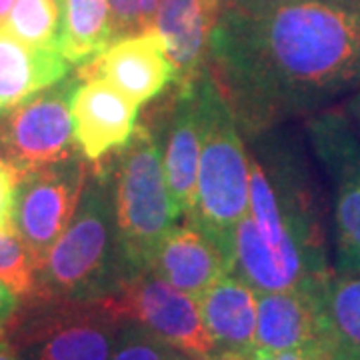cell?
<instances>
[{
  "instance_id": "cell-1",
  "label": "cell",
  "mask_w": 360,
  "mask_h": 360,
  "mask_svg": "<svg viewBox=\"0 0 360 360\" xmlns=\"http://www.w3.org/2000/svg\"><path fill=\"white\" fill-rule=\"evenodd\" d=\"M208 66L248 134L360 86V8L336 0L222 4Z\"/></svg>"
},
{
  "instance_id": "cell-2",
  "label": "cell",
  "mask_w": 360,
  "mask_h": 360,
  "mask_svg": "<svg viewBox=\"0 0 360 360\" xmlns=\"http://www.w3.org/2000/svg\"><path fill=\"white\" fill-rule=\"evenodd\" d=\"M248 160V210L234 232L232 274L257 292L326 284L333 272L307 167L283 142L260 144Z\"/></svg>"
},
{
  "instance_id": "cell-3",
  "label": "cell",
  "mask_w": 360,
  "mask_h": 360,
  "mask_svg": "<svg viewBox=\"0 0 360 360\" xmlns=\"http://www.w3.org/2000/svg\"><path fill=\"white\" fill-rule=\"evenodd\" d=\"M124 286L115 214V160L94 162L77 212L37 269L30 298L90 302ZM28 300V298H26Z\"/></svg>"
},
{
  "instance_id": "cell-4",
  "label": "cell",
  "mask_w": 360,
  "mask_h": 360,
  "mask_svg": "<svg viewBox=\"0 0 360 360\" xmlns=\"http://www.w3.org/2000/svg\"><path fill=\"white\" fill-rule=\"evenodd\" d=\"M200 158L196 202L186 219L205 231L232 260L234 232L248 210L250 160L238 120L210 66L196 78Z\"/></svg>"
},
{
  "instance_id": "cell-5",
  "label": "cell",
  "mask_w": 360,
  "mask_h": 360,
  "mask_svg": "<svg viewBox=\"0 0 360 360\" xmlns=\"http://www.w3.org/2000/svg\"><path fill=\"white\" fill-rule=\"evenodd\" d=\"M115 214L124 284L148 272L176 214L170 202L162 141L148 124H136L115 158Z\"/></svg>"
},
{
  "instance_id": "cell-6",
  "label": "cell",
  "mask_w": 360,
  "mask_h": 360,
  "mask_svg": "<svg viewBox=\"0 0 360 360\" xmlns=\"http://www.w3.org/2000/svg\"><path fill=\"white\" fill-rule=\"evenodd\" d=\"M124 321L106 298H28L4 335L25 360H110Z\"/></svg>"
},
{
  "instance_id": "cell-7",
  "label": "cell",
  "mask_w": 360,
  "mask_h": 360,
  "mask_svg": "<svg viewBox=\"0 0 360 360\" xmlns=\"http://www.w3.org/2000/svg\"><path fill=\"white\" fill-rule=\"evenodd\" d=\"M90 167L84 156L22 172L14 206V232L39 269L77 212Z\"/></svg>"
},
{
  "instance_id": "cell-8",
  "label": "cell",
  "mask_w": 360,
  "mask_h": 360,
  "mask_svg": "<svg viewBox=\"0 0 360 360\" xmlns=\"http://www.w3.org/2000/svg\"><path fill=\"white\" fill-rule=\"evenodd\" d=\"M77 86V75L63 78L4 118L0 146L6 160L26 172L80 153L70 110Z\"/></svg>"
},
{
  "instance_id": "cell-9",
  "label": "cell",
  "mask_w": 360,
  "mask_h": 360,
  "mask_svg": "<svg viewBox=\"0 0 360 360\" xmlns=\"http://www.w3.org/2000/svg\"><path fill=\"white\" fill-rule=\"evenodd\" d=\"M309 134L333 182L336 272L360 274V141L335 110L312 118Z\"/></svg>"
},
{
  "instance_id": "cell-10",
  "label": "cell",
  "mask_w": 360,
  "mask_h": 360,
  "mask_svg": "<svg viewBox=\"0 0 360 360\" xmlns=\"http://www.w3.org/2000/svg\"><path fill=\"white\" fill-rule=\"evenodd\" d=\"M122 316L142 324L167 345L194 360H217L198 300L156 276L142 272L106 298Z\"/></svg>"
},
{
  "instance_id": "cell-11",
  "label": "cell",
  "mask_w": 360,
  "mask_h": 360,
  "mask_svg": "<svg viewBox=\"0 0 360 360\" xmlns=\"http://www.w3.org/2000/svg\"><path fill=\"white\" fill-rule=\"evenodd\" d=\"M80 78H104L134 104L150 103L174 82V65L155 26L118 39L103 54L78 66Z\"/></svg>"
},
{
  "instance_id": "cell-12",
  "label": "cell",
  "mask_w": 360,
  "mask_h": 360,
  "mask_svg": "<svg viewBox=\"0 0 360 360\" xmlns=\"http://www.w3.org/2000/svg\"><path fill=\"white\" fill-rule=\"evenodd\" d=\"M139 108L104 78L78 77L70 110L80 155L89 162H98L122 150L136 130Z\"/></svg>"
},
{
  "instance_id": "cell-13",
  "label": "cell",
  "mask_w": 360,
  "mask_h": 360,
  "mask_svg": "<svg viewBox=\"0 0 360 360\" xmlns=\"http://www.w3.org/2000/svg\"><path fill=\"white\" fill-rule=\"evenodd\" d=\"M322 290L316 288H290L274 292H257L258 350H295V348H330L328 328L322 310Z\"/></svg>"
},
{
  "instance_id": "cell-14",
  "label": "cell",
  "mask_w": 360,
  "mask_h": 360,
  "mask_svg": "<svg viewBox=\"0 0 360 360\" xmlns=\"http://www.w3.org/2000/svg\"><path fill=\"white\" fill-rule=\"evenodd\" d=\"M198 309L217 360H250L257 350V290L231 272L198 298Z\"/></svg>"
},
{
  "instance_id": "cell-15",
  "label": "cell",
  "mask_w": 360,
  "mask_h": 360,
  "mask_svg": "<svg viewBox=\"0 0 360 360\" xmlns=\"http://www.w3.org/2000/svg\"><path fill=\"white\" fill-rule=\"evenodd\" d=\"M150 272L198 300L224 274H231L232 260L205 231L186 219L165 238Z\"/></svg>"
},
{
  "instance_id": "cell-16",
  "label": "cell",
  "mask_w": 360,
  "mask_h": 360,
  "mask_svg": "<svg viewBox=\"0 0 360 360\" xmlns=\"http://www.w3.org/2000/svg\"><path fill=\"white\" fill-rule=\"evenodd\" d=\"M200 158V110L196 80L179 89L170 112L167 139L162 141V165L168 194L176 219L188 214L196 202Z\"/></svg>"
},
{
  "instance_id": "cell-17",
  "label": "cell",
  "mask_w": 360,
  "mask_h": 360,
  "mask_svg": "<svg viewBox=\"0 0 360 360\" xmlns=\"http://www.w3.org/2000/svg\"><path fill=\"white\" fill-rule=\"evenodd\" d=\"M68 72L70 63L58 49L30 46L0 25V120Z\"/></svg>"
},
{
  "instance_id": "cell-18",
  "label": "cell",
  "mask_w": 360,
  "mask_h": 360,
  "mask_svg": "<svg viewBox=\"0 0 360 360\" xmlns=\"http://www.w3.org/2000/svg\"><path fill=\"white\" fill-rule=\"evenodd\" d=\"M217 18L205 0H158L153 26L165 39L179 89L193 84L208 65V39Z\"/></svg>"
},
{
  "instance_id": "cell-19",
  "label": "cell",
  "mask_w": 360,
  "mask_h": 360,
  "mask_svg": "<svg viewBox=\"0 0 360 360\" xmlns=\"http://www.w3.org/2000/svg\"><path fill=\"white\" fill-rule=\"evenodd\" d=\"M116 40L108 0H60L58 51L70 65H86Z\"/></svg>"
},
{
  "instance_id": "cell-20",
  "label": "cell",
  "mask_w": 360,
  "mask_h": 360,
  "mask_svg": "<svg viewBox=\"0 0 360 360\" xmlns=\"http://www.w3.org/2000/svg\"><path fill=\"white\" fill-rule=\"evenodd\" d=\"M322 310L333 354L360 359V274H333L322 290Z\"/></svg>"
},
{
  "instance_id": "cell-21",
  "label": "cell",
  "mask_w": 360,
  "mask_h": 360,
  "mask_svg": "<svg viewBox=\"0 0 360 360\" xmlns=\"http://www.w3.org/2000/svg\"><path fill=\"white\" fill-rule=\"evenodd\" d=\"M4 26L37 49H58L60 0H16Z\"/></svg>"
},
{
  "instance_id": "cell-22",
  "label": "cell",
  "mask_w": 360,
  "mask_h": 360,
  "mask_svg": "<svg viewBox=\"0 0 360 360\" xmlns=\"http://www.w3.org/2000/svg\"><path fill=\"white\" fill-rule=\"evenodd\" d=\"M0 281L22 300L37 290V266L18 234H0Z\"/></svg>"
},
{
  "instance_id": "cell-23",
  "label": "cell",
  "mask_w": 360,
  "mask_h": 360,
  "mask_svg": "<svg viewBox=\"0 0 360 360\" xmlns=\"http://www.w3.org/2000/svg\"><path fill=\"white\" fill-rule=\"evenodd\" d=\"M179 350L134 321L122 322L110 360H174Z\"/></svg>"
},
{
  "instance_id": "cell-24",
  "label": "cell",
  "mask_w": 360,
  "mask_h": 360,
  "mask_svg": "<svg viewBox=\"0 0 360 360\" xmlns=\"http://www.w3.org/2000/svg\"><path fill=\"white\" fill-rule=\"evenodd\" d=\"M22 170L0 156V234H14V206Z\"/></svg>"
},
{
  "instance_id": "cell-25",
  "label": "cell",
  "mask_w": 360,
  "mask_h": 360,
  "mask_svg": "<svg viewBox=\"0 0 360 360\" xmlns=\"http://www.w3.org/2000/svg\"><path fill=\"white\" fill-rule=\"evenodd\" d=\"M112 20H115L116 37L124 39L144 30L141 13V0H108Z\"/></svg>"
},
{
  "instance_id": "cell-26",
  "label": "cell",
  "mask_w": 360,
  "mask_h": 360,
  "mask_svg": "<svg viewBox=\"0 0 360 360\" xmlns=\"http://www.w3.org/2000/svg\"><path fill=\"white\" fill-rule=\"evenodd\" d=\"M330 356H333L330 350L322 347L295 348V350H278V352L257 348L250 360H330Z\"/></svg>"
},
{
  "instance_id": "cell-27",
  "label": "cell",
  "mask_w": 360,
  "mask_h": 360,
  "mask_svg": "<svg viewBox=\"0 0 360 360\" xmlns=\"http://www.w3.org/2000/svg\"><path fill=\"white\" fill-rule=\"evenodd\" d=\"M20 304H22V298L16 295L8 284L0 281V333L6 330V326L18 312Z\"/></svg>"
},
{
  "instance_id": "cell-28",
  "label": "cell",
  "mask_w": 360,
  "mask_h": 360,
  "mask_svg": "<svg viewBox=\"0 0 360 360\" xmlns=\"http://www.w3.org/2000/svg\"><path fill=\"white\" fill-rule=\"evenodd\" d=\"M0 360H25L18 354V350L11 345V340L4 333H0Z\"/></svg>"
},
{
  "instance_id": "cell-29",
  "label": "cell",
  "mask_w": 360,
  "mask_h": 360,
  "mask_svg": "<svg viewBox=\"0 0 360 360\" xmlns=\"http://www.w3.org/2000/svg\"><path fill=\"white\" fill-rule=\"evenodd\" d=\"M156 6H158V0H141V13L144 28L153 26V22H155Z\"/></svg>"
},
{
  "instance_id": "cell-30",
  "label": "cell",
  "mask_w": 360,
  "mask_h": 360,
  "mask_svg": "<svg viewBox=\"0 0 360 360\" xmlns=\"http://www.w3.org/2000/svg\"><path fill=\"white\" fill-rule=\"evenodd\" d=\"M14 2H16V0H0V25H4V20H6L11 8L14 6Z\"/></svg>"
},
{
  "instance_id": "cell-31",
  "label": "cell",
  "mask_w": 360,
  "mask_h": 360,
  "mask_svg": "<svg viewBox=\"0 0 360 360\" xmlns=\"http://www.w3.org/2000/svg\"><path fill=\"white\" fill-rule=\"evenodd\" d=\"M270 2H281V0H224L222 4H270Z\"/></svg>"
},
{
  "instance_id": "cell-32",
  "label": "cell",
  "mask_w": 360,
  "mask_h": 360,
  "mask_svg": "<svg viewBox=\"0 0 360 360\" xmlns=\"http://www.w3.org/2000/svg\"><path fill=\"white\" fill-rule=\"evenodd\" d=\"M222 2L224 0H205V4L212 11L214 14H219L220 13V8H222Z\"/></svg>"
},
{
  "instance_id": "cell-33",
  "label": "cell",
  "mask_w": 360,
  "mask_h": 360,
  "mask_svg": "<svg viewBox=\"0 0 360 360\" xmlns=\"http://www.w3.org/2000/svg\"><path fill=\"white\" fill-rule=\"evenodd\" d=\"M350 110H352V112L356 115V118L360 120V94L354 98V101H352V104H350Z\"/></svg>"
},
{
  "instance_id": "cell-34",
  "label": "cell",
  "mask_w": 360,
  "mask_h": 360,
  "mask_svg": "<svg viewBox=\"0 0 360 360\" xmlns=\"http://www.w3.org/2000/svg\"><path fill=\"white\" fill-rule=\"evenodd\" d=\"M330 360H360V359H354V356H348V354H338V352H335V354L330 356Z\"/></svg>"
},
{
  "instance_id": "cell-35",
  "label": "cell",
  "mask_w": 360,
  "mask_h": 360,
  "mask_svg": "<svg viewBox=\"0 0 360 360\" xmlns=\"http://www.w3.org/2000/svg\"><path fill=\"white\" fill-rule=\"evenodd\" d=\"M336 2H342V4H348V6L360 8V0H336Z\"/></svg>"
},
{
  "instance_id": "cell-36",
  "label": "cell",
  "mask_w": 360,
  "mask_h": 360,
  "mask_svg": "<svg viewBox=\"0 0 360 360\" xmlns=\"http://www.w3.org/2000/svg\"><path fill=\"white\" fill-rule=\"evenodd\" d=\"M174 360H194V359H191V356H186V354L179 352V354H176V359H174Z\"/></svg>"
}]
</instances>
